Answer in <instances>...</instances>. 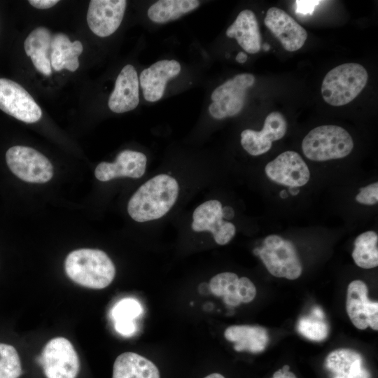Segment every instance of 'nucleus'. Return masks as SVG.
I'll return each instance as SVG.
<instances>
[{"label":"nucleus","instance_id":"29","mask_svg":"<svg viewBox=\"0 0 378 378\" xmlns=\"http://www.w3.org/2000/svg\"><path fill=\"white\" fill-rule=\"evenodd\" d=\"M324 318L325 315L321 308L314 307L309 316L299 319L297 325L298 331L310 340L323 341L329 333V326Z\"/></svg>","mask_w":378,"mask_h":378},{"label":"nucleus","instance_id":"19","mask_svg":"<svg viewBox=\"0 0 378 378\" xmlns=\"http://www.w3.org/2000/svg\"><path fill=\"white\" fill-rule=\"evenodd\" d=\"M226 35L234 38L248 53L255 54L261 49L262 38L255 13L249 10H241L234 22L227 29Z\"/></svg>","mask_w":378,"mask_h":378},{"label":"nucleus","instance_id":"3","mask_svg":"<svg viewBox=\"0 0 378 378\" xmlns=\"http://www.w3.org/2000/svg\"><path fill=\"white\" fill-rule=\"evenodd\" d=\"M368 79V74L361 64H340L325 76L321 85L322 97L334 106L347 104L364 89Z\"/></svg>","mask_w":378,"mask_h":378},{"label":"nucleus","instance_id":"9","mask_svg":"<svg viewBox=\"0 0 378 378\" xmlns=\"http://www.w3.org/2000/svg\"><path fill=\"white\" fill-rule=\"evenodd\" d=\"M0 109L26 123L38 121L42 111L29 93L20 84L0 78Z\"/></svg>","mask_w":378,"mask_h":378},{"label":"nucleus","instance_id":"25","mask_svg":"<svg viewBox=\"0 0 378 378\" xmlns=\"http://www.w3.org/2000/svg\"><path fill=\"white\" fill-rule=\"evenodd\" d=\"M200 6L197 0H160L148 10V17L155 23H166L175 20L196 9Z\"/></svg>","mask_w":378,"mask_h":378},{"label":"nucleus","instance_id":"34","mask_svg":"<svg viewBox=\"0 0 378 378\" xmlns=\"http://www.w3.org/2000/svg\"><path fill=\"white\" fill-rule=\"evenodd\" d=\"M368 326L374 330L378 329V302L371 301L369 303L368 309L366 315Z\"/></svg>","mask_w":378,"mask_h":378},{"label":"nucleus","instance_id":"21","mask_svg":"<svg viewBox=\"0 0 378 378\" xmlns=\"http://www.w3.org/2000/svg\"><path fill=\"white\" fill-rule=\"evenodd\" d=\"M52 34L45 27L34 29L24 41V47L27 56L35 68L42 74H52L50 63Z\"/></svg>","mask_w":378,"mask_h":378},{"label":"nucleus","instance_id":"2","mask_svg":"<svg viewBox=\"0 0 378 378\" xmlns=\"http://www.w3.org/2000/svg\"><path fill=\"white\" fill-rule=\"evenodd\" d=\"M64 268L73 281L92 289L107 287L115 275L112 260L106 253L98 249L73 251L65 260Z\"/></svg>","mask_w":378,"mask_h":378},{"label":"nucleus","instance_id":"12","mask_svg":"<svg viewBox=\"0 0 378 378\" xmlns=\"http://www.w3.org/2000/svg\"><path fill=\"white\" fill-rule=\"evenodd\" d=\"M286 130L287 122L284 115L272 111L267 115L261 131L246 129L241 132V144L251 155H262L270 150L273 141L284 136Z\"/></svg>","mask_w":378,"mask_h":378},{"label":"nucleus","instance_id":"5","mask_svg":"<svg viewBox=\"0 0 378 378\" xmlns=\"http://www.w3.org/2000/svg\"><path fill=\"white\" fill-rule=\"evenodd\" d=\"M253 252L274 276L294 280L302 274V266L295 246L279 235L267 236L262 246L254 248Z\"/></svg>","mask_w":378,"mask_h":378},{"label":"nucleus","instance_id":"8","mask_svg":"<svg viewBox=\"0 0 378 378\" xmlns=\"http://www.w3.org/2000/svg\"><path fill=\"white\" fill-rule=\"evenodd\" d=\"M6 160L10 170L27 182L46 183L53 175V168L48 158L30 147L15 146L10 148L6 151Z\"/></svg>","mask_w":378,"mask_h":378},{"label":"nucleus","instance_id":"11","mask_svg":"<svg viewBox=\"0 0 378 378\" xmlns=\"http://www.w3.org/2000/svg\"><path fill=\"white\" fill-rule=\"evenodd\" d=\"M265 171L270 180L290 188L305 185L310 177L305 162L298 153L292 150L279 154L267 164Z\"/></svg>","mask_w":378,"mask_h":378},{"label":"nucleus","instance_id":"10","mask_svg":"<svg viewBox=\"0 0 378 378\" xmlns=\"http://www.w3.org/2000/svg\"><path fill=\"white\" fill-rule=\"evenodd\" d=\"M222 209L221 203L216 200L201 204L193 212L192 229L211 232L218 244H227L234 237L236 228L234 224L223 220Z\"/></svg>","mask_w":378,"mask_h":378},{"label":"nucleus","instance_id":"26","mask_svg":"<svg viewBox=\"0 0 378 378\" xmlns=\"http://www.w3.org/2000/svg\"><path fill=\"white\" fill-rule=\"evenodd\" d=\"M143 312L141 303L134 298H125L111 309L115 330L123 336H131L136 331L135 319Z\"/></svg>","mask_w":378,"mask_h":378},{"label":"nucleus","instance_id":"22","mask_svg":"<svg viewBox=\"0 0 378 378\" xmlns=\"http://www.w3.org/2000/svg\"><path fill=\"white\" fill-rule=\"evenodd\" d=\"M83 50L80 41L71 42L63 33L54 34L51 41V66L57 71L64 69L75 71L79 66L78 57Z\"/></svg>","mask_w":378,"mask_h":378},{"label":"nucleus","instance_id":"16","mask_svg":"<svg viewBox=\"0 0 378 378\" xmlns=\"http://www.w3.org/2000/svg\"><path fill=\"white\" fill-rule=\"evenodd\" d=\"M146 156L138 151L125 150L116 157L114 162H102L94 171L95 177L101 181H108L118 177L138 178L145 173Z\"/></svg>","mask_w":378,"mask_h":378},{"label":"nucleus","instance_id":"40","mask_svg":"<svg viewBox=\"0 0 378 378\" xmlns=\"http://www.w3.org/2000/svg\"><path fill=\"white\" fill-rule=\"evenodd\" d=\"M289 191H290L291 195H296L299 192V189L298 188H295V187H291V188H289Z\"/></svg>","mask_w":378,"mask_h":378},{"label":"nucleus","instance_id":"30","mask_svg":"<svg viewBox=\"0 0 378 378\" xmlns=\"http://www.w3.org/2000/svg\"><path fill=\"white\" fill-rule=\"evenodd\" d=\"M21 373V362L16 349L0 343V378H19Z\"/></svg>","mask_w":378,"mask_h":378},{"label":"nucleus","instance_id":"1","mask_svg":"<svg viewBox=\"0 0 378 378\" xmlns=\"http://www.w3.org/2000/svg\"><path fill=\"white\" fill-rule=\"evenodd\" d=\"M179 191L176 180L167 175H157L142 184L127 204L131 218L146 222L164 216L175 204Z\"/></svg>","mask_w":378,"mask_h":378},{"label":"nucleus","instance_id":"15","mask_svg":"<svg viewBox=\"0 0 378 378\" xmlns=\"http://www.w3.org/2000/svg\"><path fill=\"white\" fill-rule=\"evenodd\" d=\"M181 71L179 62L174 59H162L144 69L139 76L144 99L150 102L160 100L167 81L176 77Z\"/></svg>","mask_w":378,"mask_h":378},{"label":"nucleus","instance_id":"41","mask_svg":"<svg viewBox=\"0 0 378 378\" xmlns=\"http://www.w3.org/2000/svg\"><path fill=\"white\" fill-rule=\"evenodd\" d=\"M280 196L282 199H285L286 197H288V194L286 192V191L285 190H282L281 192H280Z\"/></svg>","mask_w":378,"mask_h":378},{"label":"nucleus","instance_id":"18","mask_svg":"<svg viewBox=\"0 0 378 378\" xmlns=\"http://www.w3.org/2000/svg\"><path fill=\"white\" fill-rule=\"evenodd\" d=\"M325 367L330 378H371L361 354L351 349L341 348L329 353Z\"/></svg>","mask_w":378,"mask_h":378},{"label":"nucleus","instance_id":"23","mask_svg":"<svg viewBox=\"0 0 378 378\" xmlns=\"http://www.w3.org/2000/svg\"><path fill=\"white\" fill-rule=\"evenodd\" d=\"M113 378H160L156 365L146 358L134 353L125 352L115 360Z\"/></svg>","mask_w":378,"mask_h":378},{"label":"nucleus","instance_id":"31","mask_svg":"<svg viewBox=\"0 0 378 378\" xmlns=\"http://www.w3.org/2000/svg\"><path fill=\"white\" fill-rule=\"evenodd\" d=\"M356 200L363 204L373 205L378 202V183H371L360 189L356 196Z\"/></svg>","mask_w":378,"mask_h":378},{"label":"nucleus","instance_id":"42","mask_svg":"<svg viewBox=\"0 0 378 378\" xmlns=\"http://www.w3.org/2000/svg\"><path fill=\"white\" fill-rule=\"evenodd\" d=\"M262 48L265 51H267L270 50V46L269 44H267V43H265L262 46Z\"/></svg>","mask_w":378,"mask_h":378},{"label":"nucleus","instance_id":"14","mask_svg":"<svg viewBox=\"0 0 378 378\" xmlns=\"http://www.w3.org/2000/svg\"><path fill=\"white\" fill-rule=\"evenodd\" d=\"M264 22L287 51L294 52L300 49L307 40V31L281 8H270Z\"/></svg>","mask_w":378,"mask_h":378},{"label":"nucleus","instance_id":"7","mask_svg":"<svg viewBox=\"0 0 378 378\" xmlns=\"http://www.w3.org/2000/svg\"><path fill=\"white\" fill-rule=\"evenodd\" d=\"M38 362L46 378H76L80 370L74 346L62 337H55L45 345Z\"/></svg>","mask_w":378,"mask_h":378},{"label":"nucleus","instance_id":"4","mask_svg":"<svg viewBox=\"0 0 378 378\" xmlns=\"http://www.w3.org/2000/svg\"><path fill=\"white\" fill-rule=\"evenodd\" d=\"M354 148L349 133L337 125H321L312 130L303 139L304 155L313 161L323 162L347 156Z\"/></svg>","mask_w":378,"mask_h":378},{"label":"nucleus","instance_id":"32","mask_svg":"<svg viewBox=\"0 0 378 378\" xmlns=\"http://www.w3.org/2000/svg\"><path fill=\"white\" fill-rule=\"evenodd\" d=\"M238 295L240 298L241 302L243 303H248L251 302L255 297V286L248 278H239Z\"/></svg>","mask_w":378,"mask_h":378},{"label":"nucleus","instance_id":"38","mask_svg":"<svg viewBox=\"0 0 378 378\" xmlns=\"http://www.w3.org/2000/svg\"><path fill=\"white\" fill-rule=\"evenodd\" d=\"M235 59L239 63H245L247 60V55L244 52H240L237 55Z\"/></svg>","mask_w":378,"mask_h":378},{"label":"nucleus","instance_id":"24","mask_svg":"<svg viewBox=\"0 0 378 378\" xmlns=\"http://www.w3.org/2000/svg\"><path fill=\"white\" fill-rule=\"evenodd\" d=\"M368 294V287L360 280H354L348 286L346 312L352 323L360 330H364L368 327L366 315L370 300Z\"/></svg>","mask_w":378,"mask_h":378},{"label":"nucleus","instance_id":"35","mask_svg":"<svg viewBox=\"0 0 378 378\" xmlns=\"http://www.w3.org/2000/svg\"><path fill=\"white\" fill-rule=\"evenodd\" d=\"M57 0H30L29 3L34 7L38 9H47L56 5Z\"/></svg>","mask_w":378,"mask_h":378},{"label":"nucleus","instance_id":"20","mask_svg":"<svg viewBox=\"0 0 378 378\" xmlns=\"http://www.w3.org/2000/svg\"><path fill=\"white\" fill-rule=\"evenodd\" d=\"M224 337L234 344V349L237 351L260 353L265 350L269 342L267 330L258 326H231L225 330Z\"/></svg>","mask_w":378,"mask_h":378},{"label":"nucleus","instance_id":"33","mask_svg":"<svg viewBox=\"0 0 378 378\" xmlns=\"http://www.w3.org/2000/svg\"><path fill=\"white\" fill-rule=\"evenodd\" d=\"M321 2L322 1L315 0H298L295 1V11L300 15H312L315 7Z\"/></svg>","mask_w":378,"mask_h":378},{"label":"nucleus","instance_id":"39","mask_svg":"<svg viewBox=\"0 0 378 378\" xmlns=\"http://www.w3.org/2000/svg\"><path fill=\"white\" fill-rule=\"evenodd\" d=\"M204 378H225L223 375L219 373H213L207 375Z\"/></svg>","mask_w":378,"mask_h":378},{"label":"nucleus","instance_id":"28","mask_svg":"<svg viewBox=\"0 0 378 378\" xmlns=\"http://www.w3.org/2000/svg\"><path fill=\"white\" fill-rule=\"evenodd\" d=\"M238 276L233 272H222L211 278L209 287L214 295L223 297L225 304L235 307L241 303L238 295Z\"/></svg>","mask_w":378,"mask_h":378},{"label":"nucleus","instance_id":"6","mask_svg":"<svg viewBox=\"0 0 378 378\" xmlns=\"http://www.w3.org/2000/svg\"><path fill=\"white\" fill-rule=\"evenodd\" d=\"M255 80L251 74H240L217 87L211 95L210 115L220 120L239 113L244 106L246 90L253 86Z\"/></svg>","mask_w":378,"mask_h":378},{"label":"nucleus","instance_id":"37","mask_svg":"<svg viewBox=\"0 0 378 378\" xmlns=\"http://www.w3.org/2000/svg\"><path fill=\"white\" fill-rule=\"evenodd\" d=\"M222 212H223V218H225L227 220L232 219L234 216V212L233 209L229 206H225L223 207Z\"/></svg>","mask_w":378,"mask_h":378},{"label":"nucleus","instance_id":"36","mask_svg":"<svg viewBox=\"0 0 378 378\" xmlns=\"http://www.w3.org/2000/svg\"><path fill=\"white\" fill-rule=\"evenodd\" d=\"M288 365H284L273 374L272 378H297L294 373L289 370Z\"/></svg>","mask_w":378,"mask_h":378},{"label":"nucleus","instance_id":"17","mask_svg":"<svg viewBox=\"0 0 378 378\" xmlns=\"http://www.w3.org/2000/svg\"><path fill=\"white\" fill-rule=\"evenodd\" d=\"M139 102V78L136 70L132 64L125 65L118 74L108 106L117 113L134 109Z\"/></svg>","mask_w":378,"mask_h":378},{"label":"nucleus","instance_id":"27","mask_svg":"<svg viewBox=\"0 0 378 378\" xmlns=\"http://www.w3.org/2000/svg\"><path fill=\"white\" fill-rule=\"evenodd\" d=\"M352 258L361 268L370 269L378 265V235L375 232L367 231L356 237Z\"/></svg>","mask_w":378,"mask_h":378},{"label":"nucleus","instance_id":"13","mask_svg":"<svg viewBox=\"0 0 378 378\" xmlns=\"http://www.w3.org/2000/svg\"><path fill=\"white\" fill-rule=\"evenodd\" d=\"M127 6L125 0H92L87 22L90 30L99 37L113 34L120 25Z\"/></svg>","mask_w":378,"mask_h":378}]
</instances>
